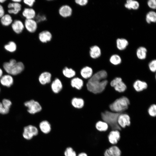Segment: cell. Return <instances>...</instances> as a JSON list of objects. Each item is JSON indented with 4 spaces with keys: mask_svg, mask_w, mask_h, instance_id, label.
<instances>
[{
    "mask_svg": "<svg viewBox=\"0 0 156 156\" xmlns=\"http://www.w3.org/2000/svg\"><path fill=\"white\" fill-rule=\"evenodd\" d=\"M107 76V72L104 70H100L93 75L87 83L88 90L95 94L102 92L108 83L106 79Z\"/></svg>",
    "mask_w": 156,
    "mask_h": 156,
    "instance_id": "obj_1",
    "label": "cell"
},
{
    "mask_svg": "<svg viewBox=\"0 0 156 156\" xmlns=\"http://www.w3.org/2000/svg\"><path fill=\"white\" fill-rule=\"evenodd\" d=\"M120 113L106 110L102 112L101 116L102 120L109 125L112 130H121V128L117 122L118 117Z\"/></svg>",
    "mask_w": 156,
    "mask_h": 156,
    "instance_id": "obj_2",
    "label": "cell"
},
{
    "mask_svg": "<svg viewBox=\"0 0 156 156\" xmlns=\"http://www.w3.org/2000/svg\"><path fill=\"white\" fill-rule=\"evenodd\" d=\"M130 104L129 99L123 96L115 100L109 105V107L112 112L121 113L128 109Z\"/></svg>",
    "mask_w": 156,
    "mask_h": 156,
    "instance_id": "obj_3",
    "label": "cell"
},
{
    "mask_svg": "<svg viewBox=\"0 0 156 156\" xmlns=\"http://www.w3.org/2000/svg\"><path fill=\"white\" fill-rule=\"evenodd\" d=\"M24 105L27 107V111L31 114H34L40 112L42 107L40 103L34 99L27 101L24 103Z\"/></svg>",
    "mask_w": 156,
    "mask_h": 156,
    "instance_id": "obj_4",
    "label": "cell"
},
{
    "mask_svg": "<svg viewBox=\"0 0 156 156\" xmlns=\"http://www.w3.org/2000/svg\"><path fill=\"white\" fill-rule=\"evenodd\" d=\"M110 85L118 92H123L127 89V85L120 77H116L112 80L110 82Z\"/></svg>",
    "mask_w": 156,
    "mask_h": 156,
    "instance_id": "obj_5",
    "label": "cell"
},
{
    "mask_svg": "<svg viewBox=\"0 0 156 156\" xmlns=\"http://www.w3.org/2000/svg\"><path fill=\"white\" fill-rule=\"evenodd\" d=\"M38 133V130L36 127L33 125H29L24 127L23 136L25 139L30 140L34 136L37 135Z\"/></svg>",
    "mask_w": 156,
    "mask_h": 156,
    "instance_id": "obj_6",
    "label": "cell"
},
{
    "mask_svg": "<svg viewBox=\"0 0 156 156\" xmlns=\"http://www.w3.org/2000/svg\"><path fill=\"white\" fill-rule=\"evenodd\" d=\"M24 23L25 29L29 33H34L37 31L38 23L35 19H25Z\"/></svg>",
    "mask_w": 156,
    "mask_h": 156,
    "instance_id": "obj_7",
    "label": "cell"
},
{
    "mask_svg": "<svg viewBox=\"0 0 156 156\" xmlns=\"http://www.w3.org/2000/svg\"><path fill=\"white\" fill-rule=\"evenodd\" d=\"M117 122L120 127L124 128L130 126L131 123L129 116L126 113H120L118 118Z\"/></svg>",
    "mask_w": 156,
    "mask_h": 156,
    "instance_id": "obj_8",
    "label": "cell"
},
{
    "mask_svg": "<svg viewBox=\"0 0 156 156\" xmlns=\"http://www.w3.org/2000/svg\"><path fill=\"white\" fill-rule=\"evenodd\" d=\"M11 27L13 32L16 34H21L25 29L24 22L19 19L14 20Z\"/></svg>",
    "mask_w": 156,
    "mask_h": 156,
    "instance_id": "obj_9",
    "label": "cell"
},
{
    "mask_svg": "<svg viewBox=\"0 0 156 156\" xmlns=\"http://www.w3.org/2000/svg\"><path fill=\"white\" fill-rule=\"evenodd\" d=\"M8 13L10 14L16 15L18 14L22 10L21 3H16L11 1L7 5Z\"/></svg>",
    "mask_w": 156,
    "mask_h": 156,
    "instance_id": "obj_10",
    "label": "cell"
},
{
    "mask_svg": "<svg viewBox=\"0 0 156 156\" xmlns=\"http://www.w3.org/2000/svg\"><path fill=\"white\" fill-rule=\"evenodd\" d=\"M58 12L61 17L63 18H67L72 16L73 13V10L69 5L64 4L59 8Z\"/></svg>",
    "mask_w": 156,
    "mask_h": 156,
    "instance_id": "obj_11",
    "label": "cell"
},
{
    "mask_svg": "<svg viewBox=\"0 0 156 156\" xmlns=\"http://www.w3.org/2000/svg\"><path fill=\"white\" fill-rule=\"evenodd\" d=\"M38 39L42 43L45 44L50 42L53 38L51 33L48 30H44L40 32L38 34Z\"/></svg>",
    "mask_w": 156,
    "mask_h": 156,
    "instance_id": "obj_12",
    "label": "cell"
},
{
    "mask_svg": "<svg viewBox=\"0 0 156 156\" xmlns=\"http://www.w3.org/2000/svg\"><path fill=\"white\" fill-rule=\"evenodd\" d=\"M25 69V65L22 62L18 61L14 64L11 70L10 74L16 75L21 73Z\"/></svg>",
    "mask_w": 156,
    "mask_h": 156,
    "instance_id": "obj_13",
    "label": "cell"
},
{
    "mask_svg": "<svg viewBox=\"0 0 156 156\" xmlns=\"http://www.w3.org/2000/svg\"><path fill=\"white\" fill-rule=\"evenodd\" d=\"M14 82L12 75L8 74L3 75L0 78V83L3 86L8 88L12 86Z\"/></svg>",
    "mask_w": 156,
    "mask_h": 156,
    "instance_id": "obj_14",
    "label": "cell"
},
{
    "mask_svg": "<svg viewBox=\"0 0 156 156\" xmlns=\"http://www.w3.org/2000/svg\"><path fill=\"white\" fill-rule=\"evenodd\" d=\"M36 14V11L32 8H25L22 12V15L25 19H34Z\"/></svg>",
    "mask_w": 156,
    "mask_h": 156,
    "instance_id": "obj_15",
    "label": "cell"
},
{
    "mask_svg": "<svg viewBox=\"0 0 156 156\" xmlns=\"http://www.w3.org/2000/svg\"><path fill=\"white\" fill-rule=\"evenodd\" d=\"M108 138V140L111 144H116L120 138V133L119 131L112 130L109 134Z\"/></svg>",
    "mask_w": 156,
    "mask_h": 156,
    "instance_id": "obj_16",
    "label": "cell"
},
{
    "mask_svg": "<svg viewBox=\"0 0 156 156\" xmlns=\"http://www.w3.org/2000/svg\"><path fill=\"white\" fill-rule=\"evenodd\" d=\"M101 48L98 45H93L90 47L89 50V54L90 57L95 59L99 58L101 55Z\"/></svg>",
    "mask_w": 156,
    "mask_h": 156,
    "instance_id": "obj_17",
    "label": "cell"
},
{
    "mask_svg": "<svg viewBox=\"0 0 156 156\" xmlns=\"http://www.w3.org/2000/svg\"><path fill=\"white\" fill-rule=\"evenodd\" d=\"M148 86V85L146 82L139 79L135 80L133 84V88L138 92H142L146 89Z\"/></svg>",
    "mask_w": 156,
    "mask_h": 156,
    "instance_id": "obj_18",
    "label": "cell"
},
{
    "mask_svg": "<svg viewBox=\"0 0 156 156\" xmlns=\"http://www.w3.org/2000/svg\"><path fill=\"white\" fill-rule=\"evenodd\" d=\"M51 75L49 72L45 71L42 73L38 77V81L42 85L49 83L51 81Z\"/></svg>",
    "mask_w": 156,
    "mask_h": 156,
    "instance_id": "obj_19",
    "label": "cell"
},
{
    "mask_svg": "<svg viewBox=\"0 0 156 156\" xmlns=\"http://www.w3.org/2000/svg\"><path fill=\"white\" fill-rule=\"evenodd\" d=\"M13 20L11 15L5 14L0 18V23L3 26L8 27L11 26Z\"/></svg>",
    "mask_w": 156,
    "mask_h": 156,
    "instance_id": "obj_20",
    "label": "cell"
},
{
    "mask_svg": "<svg viewBox=\"0 0 156 156\" xmlns=\"http://www.w3.org/2000/svg\"><path fill=\"white\" fill-rule=\"evenodd\" d=\"M116 47L120 51H122L125 49L129 44L128 41L124 38H118L116 40Z\"/></svg>",
    "mask_w": 156,
    "mask_h": 156,
    "instance_id": "obj_21",
    "label": "cell"
},
{
    "mask_svg": "<svg viewBox=\"0 0 156 156\" xmlns=\"http://www.w3.org/2000/svg\"><path fill=\"white\" fill-rule=\"evenodd\" d=\"M62 84L61 81L58 78H55L52 83L51 88L53 92L55 94L59 93L62 90Z\"/></svg>",
    "mask_w": 156,
    "mask_h": 156,
    "instance_id": "obj_22",
    "label": "cell"
},
{
    "mask_svg": "<svg viewBox=\"0 0 156 156\" xmlns=\"http://www.w3.org/2000/svg\"><path fill=\"white\" fill-rule=\"evenodd\" d=\"M39 127L41 131L45 134H49L51 130V125L50 122L47 120H44L40 122Z\"/></svg>",
    "mask_w": 156,
    "mask_h": 156,
    "instance_id": "obj_23",
    "label": "cell"
},
{
    "mask_svg": "<svg viewBox=\"0 0 156 156\" xmlns=\"http://www.w3.org/2000/svg\"><path fill=\"white\" fill-rule=\"evenodd\" d=\"M80 73L81 76L83 78L89 79L93 75V70L90 67L86 66L81 69Z\"/></svg>",
    "mask_w": 156,
    "mask_h": 156,
    "instance_id": "obj_24",
    "label": "cell"
},
{
    "mask_svg": "<svg viewBox=\"0 0 156 156\" xmlns=\"http://www.w3.org/2000/svg\"><path fill=\"white\" fill-rule=\"evenodd\" d=\"M147 53V49L143 46H140L137 49L136 52L137 57L139 60H143L146 57Z\"/></svg>",
    "mask_w": 156,
    "mask_h": 156,
    "instance_id": "obj_25",
    "label": "cell"
},
{
    "mask_svg": "<svg viewBox=\"0 0 156 156\" xmlns=\"http://www.w3.org/2000/svg\"><path fill=\"white\" fill-rule=\"evenodd\" d=\"M125 7L129 10H136L140 7L139 2L134 0H127L124 4Z\"/></svg>",
    "mask_w": 156,
    "mask_h": 156,
    "instance_id": "obj_26",
    "label": "cell"
},
{
    "mask_svg": "<svg viewBox=\"0 0 156 156\" xmlns=\"http://www.w3.org/2000/svg\"><path fill=\"white\" fill-rule=\"evenodd\" d=\"M4 49L7 52L11 53L15 52L17 48L16 43L13 41H10L4 46Z\"/></svg>",
    "mask_w": 156,
    "mask_h": 156,
    "instance_id": "obj_27",
    "label": "cell"
},
{
    "mask_svg": "<svg viewBox=\"0 0 156 156\" xmlns=\"http://www.w3.org/2000/svg\"><path fill=\"white\" fill-rule=\"evenodd\" d=\"M71 86L78 90H81L83 85V80L78 77H75L71 79L70 81Z\"/></svg>",
    "mask_w": 156,
    "mask_h": 156,
    "instance_id": "obj_28",
    "label": "cell"
},
{
    "mask_svg": "<svg viewBox=\"0 0 156 156\" xmlns=\"http://www.w3.org/2000/svg\"><path fill=\"white\" fill-rule=\"evenodd\" d=\"M72 106L75 108L81 109L83 108L84 105V101L82 98L74 97L71 101Z\"/></svg>",
    "mask_w": 156,
    "mask_h": 156,
    "instance_id": "obj_29",
    "label": "cell"
},
{
    "mask_svg": "<svg viewBox=\"0 0 156 156\" xmlns=\"http://www.w3.org/2000/svg\"><path fill=\"white\" fill-rule=\"evenodd\" d=\"M17 62L15 59H11L9 61L5 62L3 63V68L7 74H10L12 66Z\"/></svg>",
    "mask_w": 156,
    "mask_h": 156,
    "instance_id": "obj_30",
    "label": "cell"
},
{
    "mask_svg": "<svg viewBox=\"0 0 156 156\" xmlns=\"http://www.w3.org/2000/svg\"><path fill=\"white\" fill-rule=\"evenodd\" d=\"M146 22L148 24L155 23L156 22V13L154 11H149L146 14L145 17Z\"/></svg>",
    "mask_w": 156,
    "mask_h": 156,
    "instance_id": "obj_31",
    "label": "cell"
},
{
    "mask_svg": "<svg viewBox=\"0 0 156 156\" xmlns=\"http://www.w3.org/2000/svg\"><path fill=\"white\" fill-rule=\"evenodd\" d=\"M96 129L100 132H104L107 130L109 126L108 124L104 121H99L95 125Z\"/></svg>",
    "mask_w": 156,
    "mask_h": 156,
    "instance_id": "obj_32",
    "label": "cell"
},
{
    "mask_svg": "<svg viewBox=\"0 0 156 156\" xmlns=\"http://www.w3.org/2000/svg\"><path fill=\"white\" fill-rule=\"evenodd\" d=\"M109 61L112 64L117 66L121 63L122 60L121 57L119 55L114 54L110 57Z\"/></svg>",
    "mask_w": 156,
    "mask_h": 156,
    "instance_id": "obj_33",
    "label": "cell"
},
{
    "mask_svg": "<svg viewBox=\"0 0 156 156\" xmlns=\"http://www.w3.org/2000/svg\"><path fill=\"white\" fill-rule=\"evenodd\" d=\"M62 72L64 76L69 78L74 77L76 75L75 71L73 69L67 67H65L64 68Z\"/></svg>",
    "mask_w": 156,
    "mask_h": 156,
    "instance_id": "obj_34",
    "label": "cell"
},
{
    "mask_svg": "<svg viewBox=\"0 0 156 156\" xmlns=\"http://www.w3.org/2000/svg\"><path fill=\"white\" fill-rule=\"evenodd\" d=\"M108 149L110 156H121V151L117 146H113Z\"/></svg>",
    "mask_w": 156,
    "mask_h": 156,
    "instance_id": "obj_35",
    "label": "cell"
},
{
    "mask_svg": "<svg viewBox=\"0 0 156 156\" xmlns=\"http://www.w3.org/2000/svg\"><path fill=\"white\" fill-rule=\"evenodd\" d=\"M64 156H77L76 153L71 147H67L64 152Z\"/></svg>",
    "mask_w": 156,
    "mask_h": 156,
    "instance_id": "obj_36",
    "label": "cell"
},
{
    "mask_svg": "<svg viewBox=\"0 0 156 156\" xmlns=\"http://www.w3.org/2000/svg\"><path fill=\"white\" fill-rule=\"evenodd\" d=\"M34 19L38 24L46 21L47 17L45 14L39 13L36 14Z\"/></svg>",
    "mask_w": 156,
    "mask_h": 156,
    "instance_id": "obj_37",
    "label": "cell"
},
{
    "mask_svg": "<svg viewBox=\"0 0 156 156\" xmlns=\"http://www.w3.org/2000/svg\"><path fill=\"white\" fill-rule=\"evenodd\" d=\"M148 112L149 115L152 117L156 116V105L155 104L151 105L148 109Z\"/></svg>",
    "mask_w": 156,
    "mask_h": 156,
    "instance_id": "obj_38",
    "label": "cell"
},
{
    "mask_svg": "<svg viewBox=\"0 0 156 156\" xmlns=\"http://www.w3.org/2000/svg\"><path fill=\"white\" fill-rule=\"evenodd\" d=\"M1 102L4 107L6 110L9 111L10 108L12 105L11 101L9 99H4Z\"/></svg>",
    "mask_w": 156,
    "mask_h": 156,
    "instance_id": "obj_39",
    "label": "cell"
},
{
    "mask_svg": "<svg viewBox=\"0 0 156 156\" xmlns=\"http://www.w3.org/2000/svg\"><path fill=\"white\" fill-rule=\"evenodd\" d=\"M149 70L152 72H155L156 71V60L153 59L148 64Z\"/></svg>",
    "mask_w": 156,
    "mask_h": 156,
    "instance_id": "obj_40",
    "label": "cell"
},
{
    "mask_svg": "<svg viewBox=\"0 0 156 156\" xmlns=\"http://www.w3.org/2000/svg\"><path fill=\"white\" fill-rule=\"evenodd\" d=\"M22 1L27 7L29 8H32L36 1L35 0H24Z\"/></svg>",
    "mask_w": 156,
    "mask_h": 156,
    "instance_id": "obj_41",
    "label": "cell"
},
{
    "mask_svg": "<svg viewBox=\"0 0 156 156\" xmlns=\"http://www.w3.org/2000/svg\"><path fill=\"white\" fill-rule=\"evenodd\" d=\"M147 5L150 8L155 10L156 8V1L155 0H149L147 2Z\"/></svg>",
    "mask_w": 156,
    "mask_h": 156,
    "instance_id": "obj_42",
    "label": "cell"
},
{
    "mask_svg": "<svg viewBox=\"0 0 156 156\" xmlns=\"http://www.w3.org/2000/svg\"><path fill=\"white\" fill-rule=\"evenodd\" d=\"M75 2L80 6H84L87 5L88 3V0H75Z\"/></svg>",
    "mask_w": 156,
    "mask_h": 156,
    "instance_id": "obj_43",
    "label": "cell"
},
{
    "mask_svg": "<svg viewBox=\"0 0 156 156\" xmlns=\"http://www.w3.org/2000/svg\"><path fill=\"white\" fill-rule=\"evenodd\" d=\"M9 112L4 107L1 102H0V114H8Z\"/></svg>",
    "mask_w": 156,
    "mask_h": 156,
    "instance_id": "obj_44",
    "label": "cell"
},
{
    "mask_svg": "<svg viewBox=\"0 0 156 156\" xmlns=\"http://www.w3.org/2000/svg\"><path fill=\"white\" fill-rule=\"evenodd\" d=\"M5 14L4 8L2 5L0 4V18Z\"/></svg>",
    "mask_w": 156,
    "mask_h": 156,
    "instance_id": "obj_45",
    "label": "cell"
},
{
    "mask_svg": "<svg viewBox=\"0 0 156 156\" xmlns=\"http://www.w3.org/2000/svg\"><path fill=\"white\" fill-rule=\"evenodd\" d=\"M77 156H88L87 154L84 152H82L79 153Z\"/></svg>",
    "mask_w": 156,
    "mask_h": 156,
    "instance_id": "obj_46",
    "label": "cell"
},
{
    "mask_svg": "<svg viewBox=\"0 0 156 156\" xmlns=\"http://www.w3.org/2000/svg\"><path fill=\"white\" fill-rule=\"evenodd\" d=\"M104 156H110L108 149L105 150L104 153Z\"/></svg>",
    "mask_w": 156,
    "mask_h": 156,
    "instance_id": "obj_47",
    "label": "cell"
},
{
    "mask_svg": "<svg viewBox=\"0 0 156 156\" xmlns=\"http://www.w3.org/2000/svg\"><path fill=\"white\" fill-rule=\"evenodd\" d=\"M11 1L16 3H21L22 1L21 0H12Z\"/></svg>",
    "mask_w": 156,
    "mask_h": 156,
    "instance_id": "obj_48",
    "label": "cell"
},
{
    "mask_svg": "<svg viewBox=\"0 0 156 156\" xmlns=\"http://www.w3.org/2000/svg\"><path fill=\"white\" fill-rule=\"evenodd\" d=\"M3 71L2 69L0 68V78L3 75Z\"/></svg>",
    "mask_w": 156,
    "mask_h": 156,
    "instance_id": "obj_49",
    "label": "cell"
},
{
    "mask_svg": "<svg viewBox=\"0 0 156 156\" xmlns=\"http://www.w3.org/2000/svg\"><path fill=\"white\" fill-rule=\"evenodd\" d=\"M7 1L6 0H0V4L2 5Z\"/></svg>",
    "mask_w": 156,
    "mask_h": 156,
    "instance_id": "obj_50",
    "label": "cell"
},
{
    "mask_svg": "<svg viewBox=\"0 0 156 156\" xmlns=\"http://www.w3.org/2000/svg\"><path fill=\"white\" fill-rule=\"evenodd\" d=\"M0 91H1V88H0Z\"/></svg>",
    "mask_w": 156,
    "mask_h": 156,
    "instance_id": "obj_51",
    "label": "cell"
}]
</instances>
